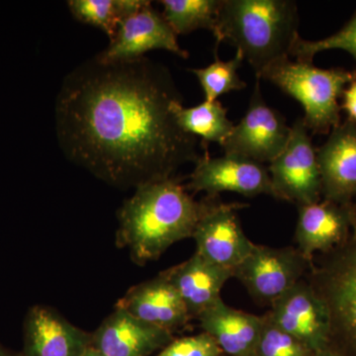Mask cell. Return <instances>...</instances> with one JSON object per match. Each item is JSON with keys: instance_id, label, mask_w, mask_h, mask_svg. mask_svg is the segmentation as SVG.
<instances>
[{"instance_id": "obj_1", "label": "cell", "mask_w": 356, "mask_h": 356, "mask_svg": "<svg viewBox=\"0 0 356 356\" xmlns=\"http://www.w3.org/2000/svg\"><path fill=\"white\" fill-rule=\"evenodd\" d=\"M181 99L170 72L142 57L86 63L65 79L56 103L60 146L77 165L119 188L172 177L201 158L196 137L178 126Z\"/></svg>"}, {"instance_id": "obj_2", "label": "cell", "mask_w": 356, "mask_h": 356, "mask_svg": "<svg viewBox=\"0 0 356 356\" xmlns=\"http://www.w3.org/2000/svg\"><path fill=\"white\" fill-rule=\"evenodd\" d=\"M212 197L194 200L177 178L140 185L118 211L116 245L136 264L156 261L172 245L192 238Z\"/></svg>"}, {"instance_id": "obj_3", "label": "cell", "mask_w": 356, "mask_h": 356, "mask_svg": "<svg viewBox=\"0 0 356 356\" xmlns=\"http://www.w3.org/2000/svg\"><path fill=\"white\" fill-rule=\"evenodd\" d=\"M298 27V7L292 0H222L216 49L229 42L259 79L269 67L290 58Z\"/></svg>"}, {"instance_id": "obj_4", "label": "cell", "mask_w": 356, "mask_h": 356, "mask_svg": "<svg viewBox=\"0 0 356 356\" xmlns=\"http://www.w3.org/2000/svg\"><path fill=\"white\" fill-rule=\"evenodd\" d=\"M353 76L343 67L321 69L288 58L264 70L259 79L270 81L302 105L310 133L330 134L341 123L339 99Z\"/></svg>"}, {"instance_id": "obj_5", "label": "cell", "mask_w": 356, "mask_h": 356, "mask_svg": "<svg viewBox=\"0 0 356 356\" xmlns=\"http://www.w3.org/2000/svg\"><path fill=\"white\" fill-rule=\"evenodd\" d=\"M305 278L322 298L331 318V343L344 356H356V206L350 236L312 261Z\"/></svg>"}, {"instance_id": "obj_6", "label": "cell", "mask_w": 356, "mask_h": 356, "mask_svg": "<svg viewBox=\"0 0 356 356\" xmlns=\"http://www.w3.org/2000/svg\"><path fill=\"white\" fill-rule=\"evenodd\" d=\"M274 198L299 206L322 200V179L317 149L303 117L291 127L286 147L269 163Z\"/></svg>"}, {"instance_id": "obj_7", "label": "cell", "mask_w": 356, "mask_h": 356, "mask_svg": "<svg viewBox=\"0 0 356 356\" xmlns=\"http://www.w3.org/2000/svg\"><path fill=\"white\" fill-rule=\"evenodd\" d=\"M310 261L297 248L255 245L254 250L233 269L252 298L271 306L290 288L305 277Z\"/></svg>"}, {"instance_id": "obj_8", "label": "cell", "mask_w": 356, "mask_h": 356, "mask_svg": "<svg viewBox=\"0 0 356 356\" xmlns=\"http://www.w3.org/2000/svg\"><path fill=\"white\" fill-rule=\"evenodd\" d=\"M291 127L284 117L264 102L261 79H257L247 112L224 144L226 156L270 163L286 147Z\"/></svg>"}, {"instance_id": "obj_9", "label": "cell", "mask_w": 356, "mask_h": 356, "mask_svg": "<svg viewBox=\"0 0 356 356\" xmlns=\"http://www.w3.org/2000/svg\"><path fill=\"white\" fill-rule=\"evenodd\" d=\"M247 206L212 197L192 235L195 252L218 266L229 269L238 266L255 247L243 232L238 216V211Z\"/></svg>"}, {"instance_id": "obj_10", "label": "cell", "mask_w": 356, "mask_h": 356, "mask_svg": "<svg viewBox=\"0 0 356 356\" xmlns=\"http://www.w3.org/2000/svg\"><path fill=\"white\" fill-rule=\"evenodd\" d=\"M280 329L314 353L331 343V318L322 298L306 278L276 300L267 312Z\"/></svg>"}, {"instance_id": "obj_11", "label": "cell", "mask_w": 356, "mask_h": 356, "mask_svg": "<svg viewBox=\"0 0 356 356\" xmlns=\"http://www.w3.org/2000/svg\"><path fill=\"white\" fill-rule=\"evenodd\" d=\"M186 189L206 192L211 197L222 192H235L245 197L262 194L274 197L270 175L264 165L226 154L211 158L205 153L201 156L189 177Z\"/></svg>"}, {"instance_id": "obj_12", "label": "cell", "mask_w": 356, "mask_h": 356, "mask_svg": "<svg viewBox=\"0 0 356 356\" xmlns=\"http://www.w3.org/2000/svg\"><path fill=\"white\" fill-rule=\"evenodd\" d=\"M163 49L187 58L189 54L177 42V35L166 22L163 13L147 1L137 13L126 18L109 46L96 57L104 64L142 58L147 51Z\"/></svg>"}, {"instance_id": "obj_13", "label": "cell", "mask_w": 356, "mask_h": 356, "mask_svg": "<svg viewBox=\"0 0 356 356\" xmlns=\"http://www.w3.org/2000/svg\"><path fill=\"white\" fill-rule=\"evenodd\" d=\"M356 203L323 200L299 206L295 241L308 261L325 254L346 242L355 222Z\"/></svg>"}, {"instance_id": "obj_14", "label": "cell", "mask_w": 356, "mask_h": 356, "mask_svg": "<svg viewBox=\"0 0 356 356\" xmlns=\"http://www.w3.org/2000/svg\"><path fill=\"white\" fill-rule=\"evenodd\" d=\"M322 196L341 204L356 198V124L346 118L317 149Z\"/></svg>"}, {"instance_id": "obj_15", "label": "cell", "mask_w": 356, "mask_h": 356, "mask_svg": "<svg viewBox=\"0 0 356 356\" xmlns=\"http://www.w3.org/2000/svg\"><path fill=\"white\" fill-rule=\"evenodd\" d=\"M173 339L172 332L115 308L91 334V346L105 356H151Z\"/></svg>"}, {"instance_id": "obj_16", "label": "cell", "mask_w": 356, "mask_h": 356, "mask_svg": "<svg viewBox=\"0 0 356 356\" xmlns=\"http://www.w3.org/2000/svg\"><path fill=\"white\" fill-rule=\"evenodd\" d=\"M23 334L24 356H81L91 346V334L48 306L37 305L28 311Z\"/></svg>"}, {"instance_id": "obj_17", "label": "cell", "mask_w": 356, "mask_h": 356, "mask_svg": "<svg viewBox=\"0 0 356 356\" xmlns=\"http://www.w3.org/2000/svg\"><path fill=\"white\" fill-rule=\"evenodd\" d=\"M115 308L172 334L192 320L177 289L163 273L129 289Z\"/></svg>"}, {"instance_id": "obj_18", "label": "cell", "mask_w": 356, "mask_h": 356, "mask_svg": "<svg viewBox=\"0 0 356 356\" xmlns=\"http://www.w3.org/2000/svg\"><path fill=\"white\" fill-rule=\"evenodd\" d=\"M163 274L177 289L191 318H197L222 300L225 283L234 277L233 269L218 266L197 252Z\"/></svg>"}, {"instance_id": "obj_19", "label": "cell", "mask_w": 356, "mask_h": 356, "mask_svg": "<svg viewBox=\"0 0 356 356\" xmlns=\"http://www.w3.org/2000/svg\"><path fill=\"white\" fill-rule=\"evenodd\" d=\"M201 329L222 355L252 356L262 329V316L236 310L220 300L197 318Z\"/></svg>"}, {"instance_id": "obj_20", "label": "cell", "mask_w": 356, "mask_h": 356, "mask_svg": "<svg viewBox=\"0 0 356 356\" xmlns=\"http://www.w3.org/2000/svg\"><path fill=\"white\" fill-rule=\"evenodd\" d=\"M170 108L178 126L184 132L200 137L203 144L213 142L222 146L235 126L228 118V109L219 100L186 108L182 99H177L170 103Z\"/></svg>"}, {"instance_id": "obj_21", "label": "cell", "mask_w": 356, "mask_h": 356, "mask_svg": "<svg viewBox=\"0 0 356 356\" xmlns=\"http://www.w3.org/2000/svg\"><path fill=\"white\" fill-rule=\"evenodd\" d=\"M146 0H70L67 6L76 19L103 30L110 40L126 18L137 13Z\"/></svg>"}, {"instance_id": "obj_22", "label": "cell", "mask_w": 356, "mask_h": 356, "mask_svg": "<svg viewBox=\"0 0 356 356\" xmlns=\"http://www.w3.org/2000/svg\"><path fill=\"white\" fill-rule=\"evenodd\" d=\"M163 15L177 35L198 29L216 31L222 0H163Z\"/></svg>"}, {"instance_id": "obj_23", "label": "cell", "mask_w": 356, "mask_h": 356, "mask_svg": "<svg viewBox=\"0 0 356 356\" xmlns=\"http://www.w3.org/2000/svg\"><path fill=\"white\" fill-rule=\"evenodd\" d=\"M243 60L240 51H236L235 57L231 60H220L215 49V60L212 64L201 69L191 70L201 84L205 102H215L221 95L247 88V83L240 79L238 74Z\"/></svg>"}, {"instance_id": "obj_24", "label": "cell", "mask_w": 356, "mask_h": 356, "mask_svg": "<svg viewBox=\"0 0 356 356\" xmlns=\"http://www.w3.org/2000/svg\"><path fill=\"white\" fill-rule=\"evenodd\" d=\"M329 50L346 51L356 64V11L339 31L327 38L308 41L297 37L290 51V58H294L297 62L313 63L317 54Z\"/></svg>"}, {"instance_id": "obj_25", "label": "cell", "mask_w": 356, "mask_h": 356, "mask_svg": "<svg viewBox=\"0 0 356 356\" xmlns=\"http://www.w3.org/2000/svg\"><path fill=\"white\" fill-rule=\"evenodd\" d=\"M316 353L296 337L280 329L268 314L262 316V329L252 356H314Z\"/></svg>"}, {"instance_id": "obj_26", "label": "cell", "mask_w": 356, "mask_h": 356, "mask_svg": "<svg viewBox=\"0 0 356 356\" xmlns=\"http://www.w3.org/2000/svg\"><path fill=\"white\" fill-rule=\"evenodd\" d=\"M222 355H224L214 339L204 332L194 336L175 339L156 355V356Z\"/></svg>"}, {"instance_id": "obj_27", "label": "cell", "mask_w": 356, "mask_h": 356, "mask_svg": "<svg viewBox=\"0 0 356 356\" xmlns=\"http://www.w3.org/2000/svg\"><path fill=\"white\" fill-rule=\"evenodd\" d=\"M353 79L344 89L343 96H341L343 104L341 106V110H344L348 114V119L356 124V72L353 70Z\"/></svg>"}, {"instance_id": "obj_28", "label": "cell", "mask_w": 356, "mask_h": 356, "mask_svg": "<svg viewBox=\"0 0 356 356\" xmlns=\"http://www.w3.org/2000/svg\"><path fill=\"white\" fill-rule=\"evenodd\" d=\"M314 356H344L343 353H339L336 348H332V346H327L324 350L318 351Z\"/></svg>"}, {"instance_id": "obj_29", "label": "cell", "mask_w": 356, "mask_h": 356, "mask_svg": "<svg viewBox=\"0 0 356 356\" xmlns=\"http://www.w3.org/2000/svg\"><path fill=\"white\" fill-rule=\"evenodd\" d=\"M0 356H24V355H23L22 351L21 353H15V351L8 350V348H6V346L0 343Z\"/></svg>"}, {"instance_id": "obj_30", "label": "cell", "mask_w": 356, "mask_h": 356, "mask_svg": "<svg viewBox=\"0 0 356 356\" xmlns=\"http://www.w3.org/2000/svg\"><path fill=\"white\" fill-rule=\"evenodd\" d=\"M81 356H105L103 355L99 350H96L95 348H93L92 346H89L88 350L84 351V353Z\"/></svg>"}, {"instance_id": "obj_31", "label": "cell", "mask_w": 356, "mask_h": 356, "mask_svg": "<svg viewBox=\"0 0 356 356\" xmlns=\"http://www.w3.org/2000/svg\"><path fill=\"white\" fill-rule=\"evenodd\" d=\"M222 356H227V355H222Z\"/></svg>"}]
</instances>
